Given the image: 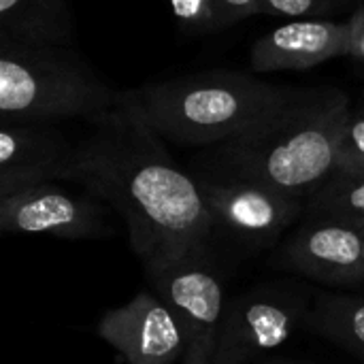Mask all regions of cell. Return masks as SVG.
I'll return each mask as SVG.
<instances>
[{
    "label": "cell",
    "instance_id": "3957f363",
    "mask_svg": "<svg viewBox=\"0 0 364 364\" xmlns=\"http://www.w3.org/2000/svg\"><path fill=\"white\" fill-rule=\"evenodd\" d=\"M292 92L239 70H207L130 90L147 122L166 141L186 147H215L241 136Z\"/></svg>",
    "mask_w": 364,
    "mask_h": 364
},
{
    "label": "cell",
    "instance_id": "6da1fadb",
    "mask_svg": "<svg viewBox=\"0 0 364 364\" xmlns=\"http://www.w3.org/2000/svg\"><path fill=\"white\" fill-rule=\"evenodd\" d=\"M62 181L85 188L122 215L145 273L207 247L215 232L198 179L175 162L130 90L90 122Z\"/></svg>",
    "mask_w": 364,
    "mask_h": 364
},
{
    "label": "cell",
    "instance_id": "7402d4cb",
    "mask_svg": "<svg viewBox=\"0 0 364 364\" xmlns=\"http://www.w3.org/2000/svg\"><path fill=\"white\" fill-rule=\"evenodd\" d=\"M363 232H364V230H363Z\"/></svg>",
    "mask_w": 364,
    "mask_h": 364
},
{
    "label": "cell",
    "instance_id": "7a4b0ae2",
    "mask_svg": "<svg viewBox=\"0 0 364 364\" xmlns=\"http://www.w3.org/2000/svg\"><path fill=\"white\" fill-rule=\"evenodd\" d=\"M350 115V98L339 87L294 90L260 124L215 145L207 171L307 200L337 168V147Z\"/></svg>",
    "mask_w": 364,
    "mask_h": 364
},
{
    "label": "cell",
    "instance_id": "5bb4252c",
    "mask_svg": "<svg viewBox=\"0 0 364 364\" xmlns=\"http://www.w3.org/2000/svg\"><path fill=\"white\" fill-rule=\"evenodd\" d=\"M305 322L333 343L364 354V296L322 294L307 311Z\"/></svg>",
    "mask_w": 364,
    "mask_h": 364
},
{
    "label": "cell",
    "instance_id": "52a82bcc",
    "mask_svg": "<svg viewBox=\"0 0 364 364\" xmlns=\"http://www.w3.org/2000/svg\"><path fill=\"white\" fill-rule=\"evenodd\" d=\"M215 230L252 243H275L305 213L307 200L256 181L207 173L196 177Z\"/></svg>",
    "mask_w": 364,
    "mask_h": 364
},
{
    "label": "cell",
    "instance_id": "ffe728a7",
    "mask_svg": "<svg viewBox=\"0 0 364 364\" xmlns=\"http://www.w3.org/2000/svg\"><path fill=\"white\" fill-rule=\"evenodd\" d=\"M350 26V55L364 62V4L356 6L348 19Z\"/></svg>",
    "mask_w": 364,
    "mask_h": 364
},
{
    "label": "cell",
    "instance_id": "8992f818",
    "mask_svg": "<svg viewBox=\"0 0 364 364\" xmlns=\"http://www.w3.org/2000/svg\"><path fill=\"white\" fill-rule=\"evenodd\" d=\"M109 205L79 186L41 183L0 198V230L6 235H47L58 239H102L113 235Z\"/></svg>",
    "mask_w": 364,
    "mask_h": 364
},
{
    "label": "cell",
    "instance_id": "44dd1931",
    "mask_svg": "<svg viewBox=\"0 0 364 364\" xmlns=\"http://www.w3.org/2000/svg\"><path fill=\"white\" fill-rule=\"evenodd\" d=\"M254 364H307V363H296V360H286V358H267V360H258Z\"/></svg>",
    "mask_w": 364,
    "mask_h": 364
},
{
    "label": "cell",
    "instance_id": "277c9868",
    "mask_svg": "<svg viewBox=\"0 0 364 364\" xmlns=\"http://www.w3.org/2000/svg\"><path fill=\"white\" fill-rule=\"evenodd\" d=\"M117 94L77 47L30 45L0 34V122L58 124L107 113Z\"/></svg>",
    "mask_w": 364,
    "mask_h": 364
},
{
    "label": "cell",
    "instance_id": "e0dca14e",
    "mask_svg": "<svg viewBox=\"0 0 364 364\" xmlns=\"http://www.w3.org/2000/svg\"><path fill=\"white\" fill-rule=\"evenodd\" d=\"M337 168L364 171V113L350 115L337 147Z\"/></svg>",
    "mask_w": 364,
    "mask_h": 364
},
{
    "label": "cell",
    "instance_id": "8fae6325",
    "mask_svg": "<svg viewBox=\"0 0 364 364\" xmlns=\"http://www.w3.org/2000/svg\"><path fill=\"white\" fill-rule=\"evenodd\" d=\"M75 145L55 124L0 122V198L62 181Z\"/></svg>",
    "mask_w": 364,
    "mask_h": 364
},
{
    "label": "cell",
    "instance_id": "ac0fdd59",
    "mask_svg": "<svg viewBox=\"0 0 364 364\" xmlns=\"http://www.w3.org/2000/svg\"><path fill=\"white\" fill-rule=\"evenodd\" d=\"M175 19L188 32L215 30L213 23V0H168Z\"/></svg>",
    "mask_w": 364,
    "mask_h": 364
},
{
    "label": "cell",
    "instance_id": "ba28073f",
    "mask_svg": "<svg viewBox=\"0 0 364 364\" xmlns=\"http://www.w3.org/2000/svg\"><path fill=\"white\" fill-rule=\"evenodd\" d=\"M303 296L252 290L226 303L211 364H250L292 339L307 318Z\"/></svg>",
    "mask_w": 364,
    "mask_h": 364
},
{
    "label": "cell",
    "instance_id": "9c48e42d",
    "mask_svg": "<svg viewBox=\"0 0 364 364\" xmlns=\"http://www.w3.org/2000/svg\"><path fill=\"white\" fill-rule=\"evenodd\" d=\"M96 333L126 364H175L188 350L179 320L154 290H141L126 305L107 311Z\"/></svg>",
    "mask_w": 364,
    "mask_h": 364
},
{
    "label": "cell",
    "instance_id": "7c38bea8",
    "mask_svg": "<svg viewBox=\"0 0 364 364\" xmlns=\"http://www.w3.org/2000/svg\"><path fill=\"white\" fill-rule=\"evenodd\" d=\"M350 55V26L333 19H290L260 36L250 53L256 73L309 70Z\"/></svg>",
    "mask_w": 364,
    "mask_h": 364
},
{
    "label": "cell",
    "instance_id": "30bf717a",
    "mask_svg": "<svg viewBox=\"0 0 364 364\" xmlns=\"http://www.w3.org/2000/svg\"><path fill=\"white\" fill-rule=\"evenodd\" d=\"M277 262L333 288L364 284V232L356 226L309 218L279 250Z\"/></svg>",
    "mask_w": 364,
    "mask_h": 364
},
{
    "label": "cell",
    "instance_id": "5b68a950",
    "mask_svg": "<svg viewBox=\"0 0 364 364\" xmlns=\"http://www.w3.org/2000/svg\"><path fill=\"white\" fill-rule=\"evenodd\" d=\"M149 288L179 320L188 350L183 364H211L226 309L224 282L200 247L177 262L147 273Z\"/></svg>",
    "mask_w": 364,
    "mask_h": 364
},
{
    "label": "cell",
    "instance_id": "4fadbf2b",
    "mask_svg": "<svg viewBox=\"0 0 364 364\" xmlns=\"http://www.w3.org/2000/svg\"><path fill=\"white\" fill-rule=\"evenodd\" d=\"M0 34L30 45H77L70 0H0Z\"/></svg>",
    "mask_w": 364,
    "mask_h": 364
},
{
    "label": "cell",
    "instance_id": "2e32d148",
    "mask_svg": "<svg viewBox=\"0 0 364 364\" xmlns=\"http://www.w3.org/2000/svg\"><path fill=\"white\" fill-rule=\"evenodd\" d=\"M360 6V0H262L260 15L292 19H324L335 13Z\"/></svg>",
    "mask_w": 364,
    "mask_h": 364
},
{
    "label": "cell",
    "instance_id": "d6986e66",
    "mask_svg": "<svg viewBox=\"0 0 364 364\" xmlns=\"http://www.w3.org/2000/svg\"><path fill=\"white\" fill-rule=\"evenodd\" d=\"M262 0H213V23L226 28L252 15H260Z\"/></svg>",
    "mask_w": 364,
    "mask_h": 364
},
{
    "label": "cell",
    "instance_id": "9a60e30c",
    "mask_svg": "<svg viewBox=\"0 0 364 364\" xmlns=\"http://www.w3.org/2000/svg\"><path fill=\"white\" fill-rule=\"evenodd\" d=\"M309 218H328L364 230V171L335 168L307 198Z\"/></svg>",
    "mask_w": 364,
    "mask_h": 364
}]
</instances>
